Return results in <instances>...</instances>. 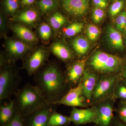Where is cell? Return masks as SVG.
Returning a JSON list of instances; mask_svg holds the SVG:
<instances>
[{"label": "cell", "mask_w": 126, "mask_h": 126, "mask_svg": "<svg viewBox=\"0 0 126 126\" xmlns=\"http://www.w3.org/2000/svg\"><path fill=\"white\" fill-rule=\"evenodd\" d=\"M35 86L39 89L47 102L57 105L58 102L67 92V83L58 65L50 63L34 75Z\"/></svg>", "instance_id": "1"}, {"label": "cell", "mask_w": 126, "mask_h": 126, "mask_svg": "<svg viewBox=\"0 0 126 126\" xmlns=\"http://www.w3.org/2000/svg\"><path fill=\"white\" fill-rule=\"evenodd\" d=\"M14 96L16 112L23 118L51 105L37 86L29 83L19 89Z\"/></svg>", "instance_id": "2"}, {"label": "cell", "mask_w": 126, "mask_h": 126, "mask_svg": "<svg viewBox=\"0 0 126 126\" xmlns=\"http://www.w3.org/2000/svg\"><path fill=\"white\" fill-rule=\"evenodd\" d=\"M11 62L4 59L0 60V102L10 99L19 89L21 77L14 70Z\"/></svg>", "instance_id": "3"}, {"label": "cell", "mask_w": 126, "mask_h": 126, "mask_svg": "<svg viewBox=\"0 0 126 126\" xmlns=\"http://www.w3.org/2000/svg\"><path fill=\"white\" fill-rule=\"evenodd\" d=\"M123 63L121 58L100 51L94 52L89 61V64L92 69L102 74H111L118 72Z\"/></svg>", "instance_id": "4"}, {"label": "cell", "mask_w": 126, "mask_h": 126, "mask_svg": "<svg viewBox=\"0 0 126 126\" xmlns=\"http://www.w3.org/2000/svg\"><path fill=\"white\" fill-rule=\"evenodd\" d=\"M117 79V77L113 75L104 76L98 79L91 101H98L110 94L116 87Z\"/></svg>", "instance_id": "5"}, {"label": "cell", "mask_w": 126, "mask_h": 126, "mask_svg": "<svg viewBox=\"0 0 126 126\" xmlns=\"http://www.w3.org/2000/svg\"><path fill=\"white\" fill-rule=\"evenodd\" d=\"M48 52L43 48L35 50L26 60L23 68L29 76L34 75L44 64L48 58Z\"/></svg>", "instance_id": "6"}, {"label": "cell", "mask_w": 126, "mask_h": 126, "mask_svg": "<svg viewBox=\"0 0 126 126\" xmlns=\"http://www.w3.org/2000/svg\"><path fill=\"white\" fill-rule=\"evenodd\" d=\"M85 98L83 94L82 82L73 87L70 88L67 92L58 102L57 105H64L74 107L86 106Z\"/></svg>", "instance_id": "7"}, {"label": "cell", "mask_w": 126, "mask_h": 126, "mask_svg": "<svg viewBox=\"0 0 126 126\" xmlns=\"http://www.w3.org/2000/svg\"><path fill=\"white\" fill-rule=\"evenodd\" d=\"M5 46L9 58L8 61L11 63L24 58L31 50L29 46L24 41L14 39H7Z\"/></svg>", "instance_id": "8"}, {"label": "cell", "mask_w": 126, "mask_h": 126, "mask_svg": "<svg viewBox=\"0 0 126 126\" xmlns=\"http://www.w3.org/2000/svg\"><path fill=\"white\" fill-rule=\"evenodd\" d=\"M55 106H46L24 118L25 126H47L50 116L55 110Z\"/></svg>", "instance_id": "9"}, {"label": "cell", "mask_w": 126, "mask_h": 126, "mask_svg": "<svg viewBox=\"0 0 126 126\" xmlns=\"http://www.w3.org/2000/svg\"><path fill=\"white\" fill-rule=\"evenodd\" d=\"M95 112L94 124L98 126H111L113 120V109L110 103L101 104L94 109Z\"/></svg>", "instance_id": "10"}, {"label": "cell", "mask_w": 126, "mask_h": 126, "mask_svg": "<svg viewBox=\"0 0 126 126\" xmlns=\"http://www.w3.org/2000/svg\"><path fill=\"white\" fill-rule=\"evenodd\" d=\"M69 117L71 122L77 126L95 122V112L94 109L72 108Z\"/></svg>", "instance_id": "11"}, {"label": "cell", "mask_w": 126, "mask_h": 126, "mask_svg": "<svg viewBox=\"0 0 126 126\" xmlns=\"http://www.w3.org/2000/svg\"><path fill=\"white\" fill-rule=\"evenodd\" d=\"M86 60H78L72 64L68 69L65 79L67 83L70 85L78 84L83 76Z\"/></svg>", "instance_id": "12"}, {"label": "cell", "mask_w": 126, "mask_h": 126, "mask_svg": "<svg viewBox=\"0 0 126 126\" xmlns=\"http://www.w3.org/2000/svg\"><path fill=\"white\" fill-rule=\"evenodd\" d=\"M62 6L66 12L72 15H83L89 6L88 0H63Z\"/></svg>", "instance_id": "13"}, {"label": "cell", "mask_w": 126, "mask_h": 126, "mask_svg": "<svg viewBox=\"0 0 126 126\" xmlns=\"http://www.w3.org/2000/svg\"><path fill=\"white\" fill-rule=\"evenodd\" d=\"M98 79L96 75L94 73L84 71L81 81L83 94L88 102L92 100L93 93Z\"/></svg>", "instance_id": "14"}, {"label": "cell", "mask_w": 126, "mask_h": 126, "mask_svg": "<svg viewBox=\"0 0 126 126\" xmlns=\"http://www.w3.org/2000/svg\"><path fill=\"white\" fill-rule=\"evenodd\" d=\"M15 104L14 99L9 100L6 105L0 104V124L4 126L9 123L16 114Z\"/></svg>", "instance_id": "15"}, {"label": "cell", "mask_w": 126, "mask_h": 126, "mask_svg": "<svg viewBox=\"0 0 126 126\" xmlns=\"http://www.w3.org/2000/svg\"><path fill=\"white\" fill-rule=\"evenodd\" d=\"M50 50L54 55L63 61H69L74 58V55L71 50L60 42H55L50 47Z\"/></svg>", "instance_id": "16"}, {"label": "cell", "mask_w": 126, "mask_h": 126, "mask_svg": "<svg viewBox=\"0 0 126 126\" xmlns=\"http://www.w3.org/2000/svg\"><path fill=\"white\" fill-rule=\"evenodd\" d=\"M12 28L16 36L22 41L29 43H35L38 41L35 34L24 26L16 24L12 26Z\"/></svg>", "instance_id": "17"}, {"label": "cell", "mask_w": 126, "mask_h": 126, "mask_svg": "<svg viewBox=\"0 0 126 126\" xmlns=\"http://www.w3.org/2000/svg\"><path fill=\"white\" fill-rule=\"evenodd\" d=\"M107 35L109 42L111 46L116 49L123 50L124 44L121 34L115 28L109 26L108 28Z\"/></svg>", "instance_id": "18"}, {"label": "cell", "mask_w": 126, "mask_h": 126, "mask_svg": "<svg viewBox=\"0 0 126 126\" xmlns=\"http://www.w3.org/2000/svg\"><path fill=\"white\" fill-rule=\"evenodd\" d=\"M73 48L77 54L82 55L86 54L90 47V43L87 39L84 36H79L72 41Z\"/></svg>", "instance_id": "19"}, {"label": "cell", "mask_w": 126, "mask_h": 126, "mask_svg": "<svg viewBox=\"0 0 126 126\" xmlns=\"http://www.w3.org/2000/svg\"><path fill=\"white\" fill-rule=\"evenodd\" d=\"M71 122L69 117L56 112L55 110L48 119L47 126H63L70 124Z\"/></svg>", "instance_id": "20"}, {"label": "cell", "mask_w": 126, "mask_h": 126, "mask_svg": "<svg viewBox=\"0 0 126 126\" xmlns=\"http://www.w3.org/2000/svg\"><path fill=\"white\" fill-rule=\"evenodd\" d=\"M38 12L33 9H29L22 12L17 16L19 21L27 24H32L35 23L38 18Z\"/></svg>", "instance_id": "21"}, {"label": "cell", "mask_w": 126, "mask_h": 126, "mask_svg": "<svg viewBox=\"0 0 126 126\" xmlns=\"http://www.w3.org/2000/svg\"><path fill=\"white\" fill-rule=\"evenodd\" d=\"M50 26L54 30H58L61 28L67 22L65 17L59 12H55L49 18Z\"/></svg>", "instance_id": "22"}, {"label": "cell", "mask_w": 126, "mask_h": 126, "mask_svg": "<svg viewBox=\"0 0 126 126\" xmlns=\"http://www.w3.org/2000/svg\"><path fill=\"white\" fill-rule=\"evenodd\" d=\"M83 27V25L82 23H73L64 29V33L65 36L72 37L81 32Z\"/></svg>", "instance_id": "23"}, {"label": "cell", "mask_w": 126, "mask_h": 126, "mask_svg": "<svg viewBox=\"0 0 126 126\" xmlns=\"http://www.w3.org/2000/svg\"><path fill=\"white\" fill-rule=\"evenodd\" d=\"M57 5L56 0H40L38 3L39 8L44 13L54 10L57 7Z\"/></svg>", "instance_id": "24"}, {"label": "cell", "mask_w": 126, "mask_h": 126, "mask_svg": "<svg viewBox=\"0 0 126 126\" xmlns=\"http://www.w3.org/2000/svg\"><path fill=\"white\" fill-rule=\"evenodd\" d=\"M38 31L40 36L43 40H48L51 37V27L47 23H42L39 27Z\"/></svg>", "instance_id": "25"}, {"label": "cell", "mask_w": 126, "mask_h": 126, "mask_svg": "<svg viewBox=\"0 0 126 126\" xmlns=\"http://www.w3.org/2000/svg\"><path fill=\"white\" fill-rule=\"evenodd\" d=\"M101 31L97 26L93 24L88 25L87 27V35L89 40L94 41L100 35Z\"/></svg>", "instance_id": "26"}, {"label": "cell", "mask_w": 126, "mask_h": 126, "mask_svg": "<svg viewBox=\"0 0 126 126\" xmlns=\"http://www.w3.org/2000/svg\"><path fill=\"white\" fill-rule=\"evenodd\" d=\"M117 29L123 33H126V12H123L118 16L116 20Z\"/></svg>", "instance_id": "27"}, {"label": "cell", "mask_w": 126, "mask_h": 126, "mask_svg": "<svg viewBox=\"0 0 126 126\" xmlns=\"http://www.w3.org/2000/svg\"><path fill=\"white\" fill-rule=\"evenodd\" d=\"M105 16L104 12L101 8L96 7L93 10L92 19L95 24H99L103 19Z\"/></svg>", "instance_id": "28"}, {"label": "cell", "mask_w": 126, "mask_h": 126, "mask_svg": "<svg viewBox=\"0 0 126 126\" xmlns=\"http://www.w3.org/2000/svg\"><path fill=\"white\" fill-rule=\"evenodd\" d=\"M124 2L121 0H116L111 5L109 9V13L111 16H114L119 14L123 7Z\"/></svg>", "instance_id": "29"}, {"label": "cell", "mask_w": 126, "mask_h": 126, "mask_svg": "<svg viewBox=\"0 0 126 126\" xmlns=\"http://www.w3.org/2000/svg\"><path fill=\"white\" fill-rule=\"evenodd\" d=\"M4 3L6 10L9 13L13 14L18 9V0H5Z\"/></svg>", "instance_id": "30"}, {"label": "cell", "mask_w": 126, "mask_h": 126, "mask_svg": "<svg viewBox=\"0 0 126 126\" xmlns=\"http://www.w3.org/2000/svg\"><path fill=\"white\" fill-rule=\"evenodd\" d=\"M116 96L119 99L126 101V84L121 83L116 86Z\"/></svg>", "instance_id": "31"}, {"label": "cell", "mask_w": 126, "mask_h": 126, "mask_svg": "<svg viewBox=\"0 0 126 126\" xmlns=\"http://www.w3.org/2000/svg\"><path fill=\"white\" fill-rule=\"evenodd\" d=\"M4 126H25L24 118L16 113L13 119Z\"/></svg>", "instance_id": "32"}, {"label": "cell", "mask_w": 126, "mask_h": 126, "mask_svg": "<svg viewBox=\"0 0 126 126\" xmlns=\"http://www.w3.org/2000/svg\"><path fill=\"white\" fill-rule=\"evenodd\" d=\"M119 119L126 124V105L122 106L118 111Z\"/></svg>", "instance_id": "33"}, {"label": "cell", "mask_w": 126, "mask_h": 126, "mask_svg": "<svg viewBox=\"0 0 126 126\" xmlns=\"http://www.w3.org/2000/svg\"><path fill=\"white\" fill-rule=\"evenodd\" d=\"M93 2L96 7L102 9L106 8L108 5L107 0H93Z\"/></svg>", "instance_id": "34"}, {"label": "cell", "mask_w": 126, "mask_h": 126, "mask_svg": "<svg viewBox=\"0 0 126 126\" xmlns=\"http://www.w3.org/2000/svg\"><path fill=\"white\" fill-rule=\"evenodd\" d=\"M111 126H126V124L119 119L113 118Z\"/></svg>", "instance_id": "35"}, {"label": "cell", "mask_w": 126, "mask_h": 126, "mask_svg": "<svg viewBox=\"0 0 126 126\" xmlns=\"http://www.w3.org/2000/svg\"><path fill=\"white\" fill-rule=\"evenodd\" d=\"M35 0H21V3L23 6L29 5L33 4Z\"/></svg>", "instance_id": "36"}, {"label": "cell", "mask_w": 126, "mask_h": 126, "mask_svg": "<svg viewBox=\"0 0 126 126\" xmlns=\"http://www.w3.org/2000/svg\"><path fill=\"white\" fill-rule=\"evenodd\" d=\"M5 27V19L2 16H0V28L1 31L4 30Z\"/></svg>", "instance_id": "37"}, {"label": "cell", "mask_w": 126, "mask_h": 126, "mask_svg": "<svg viewBox=\"0 0 126 126\" xmlns=\"http://www.w3.org/2000/svg\"><path fill=\"white\" fill-rule=\"evenodd\" d=\"M121 77L123 79L126 81V65L122 72Z\"/></svg>", "instance_id": "38"}, {"label": "cell", "mask_w": 126, "mask_h": 126, "mask_svg": "<svg viewBox=\"0 0 126 126\" xmlns=\"http://www.w3.org/2000/svg\"></svg>", "instance_id": "39"}, {"label": "cell", "mask_w": 126, "mask_h": 126, "mask_svg": "<svg viewBox=\"0 0 126 126\" xmlns=\"http://www.w3.org/2000/svg\"></svg>", "instance_id": "40"}]
</instances>
